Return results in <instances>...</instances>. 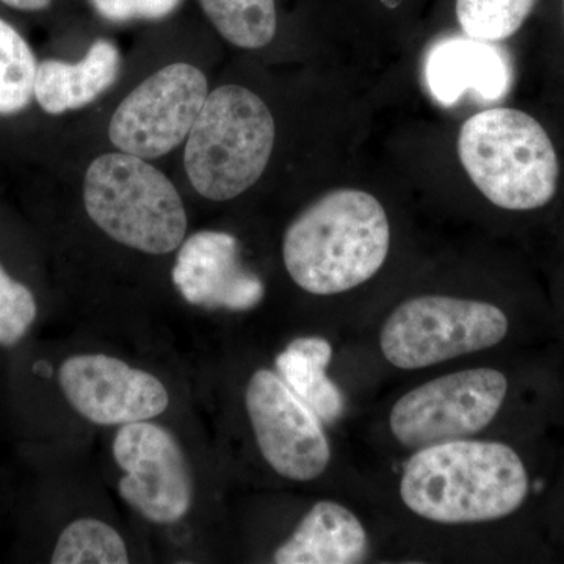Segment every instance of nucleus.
Segmentation results:
<instances>
[{
    "label": "nucleus",
    "instance_id": "nucleus-1",
    "mask_svg": "<svg viewBox=\"0 0 564 564\" xmlns=\"http://www.w3.org/2000/svg\"><path fill=\"white\" fill-rule=\"evenodd\" d=\"M529 474L510 445L458 440L417 448L400 481L413 513L440 524H478L513 514L529 496Z\"/></svg>",
    "mask_w": 564,
    "mask_h": 564
},
{
    "label": "nucleus",
    "instance_id": "nucleus-2",
    "mask_svg": "<svg viewBox=\"0 0 564 564\" xmlns=\"http://www.w3.org/2000/svg\"><path fill=\"white\" fill-rule=\"evenodd\" d=\"M391 248L383 204L358 188L323 195L284 234L282 259L299 288L313 295L351 291L380 272Z\"/></svg>",
    "mask_w": 564,
    "mask_h": 564
},
{
    "label": "nucleus",
    "instance_id": "nucleus-3",
    "mask_svg": "<svg viewBox=\"0 0 564 564\" xmlns=\"http://www.w3.org/2000/svg\"><path fill=\"white\" fill-rule=\"evenodd\" d=\"M458 155L475 187L500 209L536 210L555 198L560 162L554 141L525 111H478L459 131Z\"/></svg>",
    "mask_w": 564,
    "mask_h": 564
},
{
    "label": "nucleus",
    "instance_id": "nucleus-4",
    "mask_svg": "<svg viewBox=\"0 0 564 564\" xmlns=\"http://www.w3.org/2000/svg\"><path fill=\"white\" fill-rule=\"evenodd\" d=\"M276 126L267 104L240 85L209 91L185 144L191 184L212 202H229L256 184L272 158Z\"/></svg>",
    "mask_w": 564,
    "mask_h": 564
},
{
    "label": "nucleus",
    "instance_id": "nucleus-5",
    "mask_svg": "<svg viewBox=\"0 0 564 564\" xmlns=\"http://www.w3.org/2000/svg\"><path fill=\"white\" fill-rule=\"evenodd\" d=\"M84 202L95 225L132 250L169 254L187 234V212L172 181L128 152L104 154L88 166Z\"/></svg>",
    "mask_w": 564,
    "mask_h": 564
},
{
    "label": "nucleus",
    "instance_id": "nucleus-6",
    "mask_svg": "<svg viewBox=\"0 0 564 564\" xmlns=\"http://www.w3.org/2000/svg\"><path fill=\"white\" fill-rule=\"evenodd\" d=\"M507 314L492 303L423 295L400 304L381 329L384 358L403 370L451 361L502 343Z\"/></svg>",
    "mask_w": 564,
    "mask_h": 564
},
{
    "label": "nucleus",
    "instance_id": "nucleus-7",
    "mask_svg": "<svg viewBox=\"0 0 564 564\" xmlns=\"http://www.w3.org/2000/svg\"><path fill=\"white\" fill-rule=\"evenodd\" d=\"M507 392L500 370L484 367L444 375L404 393L393 404L389 425L408 448L467 440L496 419Z\"/></svg>",
    "mask_w": 564,
    "mask_h": 564
},
{
    "label": "nucleus",
    "instance_id": "nucleus-8",
    "mask_svg": "<svg viewBox=\"0 0 564 564\" xmlns=\"http://www.w3.org/2000/svg\"><path fill=\"white\" fill-rule=\"evenodd\" d=\"M209 95L203 70L173 63L141 82L111 117L109 137L115 148L137 158L169 154L191 133Z\"/></svg>",
    "mask_w": 564,
    "mask_h": 564
},
{
    "label": "nucleus",
    "instance_id": "nucleus-9",
    "mask_svg": "<svg viewBox=\"0 0 564 564\" xmlns=\"http://www.w3.org/2000/svg\"><path fill=\"white\" fill-rule=\"evenodd\" d=\"M259 451L274 473L293 481L321 477L332 459L318 415L291 391L280 375L259 369L245 392Z\"/></svg>",
    "mask_w": 564,
    "mask_h": 564
},
{
    "label": "nucleus",
    "instance_id": "nucleus-10",
    "mask_svg": "<svg viewBox=\"0 0 564 564\" xmlns=\"http://www.w3.org/2000/svg\"><path fill=\"white\" fill-rule=\"evenodd\" d=\"M113 456L121 499L147 521L174 524L188 514L193 480L187 458L169 430L150 421L121 425Z\"/></svg>",
    "mask_w": 564,
    "mask_h": 564
},
{
    "label": "nucleus",
    "instance_id": "nucleus-11",
    "mask_svg": "<svg viewBox=\"0 0 564 564\" xmlns=\"http://www.w3.org/2000/svg\"><path fill=\"white\" fill-rule=\"evenodd\" d=\"M70 408L96 425H128L165 413L169 391L159 378L107 355H74L58 369Z\"/></svg>",
    "mask_w": 564,
    "mask_h": 564
},
{
    "label": "nucleus",
    "instance_id": "nucleus-12",
    "mask_svg": "<svg viewBox=\"0 0 564 564\" xmlns=\"http://www.w3.org/2000/svg\"><path fill=\"white\" fill-rule=\"evenodd\" d=\"M173 282L185 302L206 310L250 311L263 300V282L240 261L239 240L202 231L182 242Z\"/></svg>",
    "mask_w": 564,
    "mask_h": 564
},
{
    "label": "nucleus",
    "instance_id": "nucleus-13",
    "mask_svg": "<svg viewBox=\"0 0 564 564\" xmlns=\"http://www.w3.org/2000/svg\"><path fill=\"white\" fill-rule=\"evenodd\" d=\"M426 84L436 101L452 106L466 93L485 101L502 98L510 85V68L492 43L474 39L444 40L426 58Z\"/></svg>",
    "mask_w": 564,
    "mask_h": 564
},
{
    "label": "nucleus",
    "instance_id": "nucleus-14",
    "mask_svg": "<svg viewBox=\"0 0 564 564\" xmlns=\"http://www.w3.org/2000/svg\"><path fill=\"white\" fill-rule=\"evenodd\" d=\"M121 54L109 40H96L79 62L62 58L39 61L35 106L50 117L84 109L117 82Z\"/></svg>",
    "mask_w": 564,
    "mask_h": 564
},
{
    "label": "nucleus",
    "instance_id": "nucleus-15",
    "mask_svg": "<svg viewBox=\"0 0 564 564\" xmlns=\"http://www.w3.org/2000/svg\"><path fill=\"white\" fill-rule=\"evenodd\" d=\"M366 529L344 505L315 503L273 555L276 564H356L367 556Z\"/></svg>",
    "mask_w": 564,
    "mask_h": 564
},
{
    "label": "nucleus",
    "instance_id": "nucleus-16",
    "mask_svg": "<svg viewBox=\"0 0 564 564\" xmlns=\"http://www.w3.org/2000/svg\"><path fill=\"white\" fill-rule=\"evenodd\" d=\"M333 358L332 344L323 337H299L274 359L278 375L323 423L344 414V395L326 375Z\"/></svg>",
    "mask_w": 564,
    "mask_h": 564
},
{
    "label": "nucleus",
    "instance_id": "nucleus-17",
    "mask_svg": "<svg viewBox=\"0 0 564 564\" xmlns=\"http://www.w3.org/2000/svg\"><path fill=\"white\" fill-rule=\"evenodd\" d=\"M36 66L31 43L0 17V121L22 117L35 106Z\"/></svg>",
    "mask_w": 564,
    "mask_h": 564
},
{
    "label": "nucleus",
    "instance_id": "nucleus-18",
    "mask_svg": "<svg viewBox=\"0 0 564 564\" xmlns=\"http://www.w3.org/2000/svg\"><path fill=\"white\" fill-rule=\"evenodd\" d=\"M220 35L242 50H261L276 35L274 0H199Z\"/></svg>",
    "mask_w": 564,
    "mask_h": 564
},
{
    "label": "nucleus",
    "instance_id": "nucleus-19",
    "mask_svg": "<svg viewBox=\"0 0 564 564\" xmlns=\"http://www.w3.org/2000/svg\"><path fill=\"white\" fill-rule=\"evenodd\" d=\"M51 563L126 564L129 563L128 545L113 527L99 519L82 518L58 534Z\"/></svg>",
    "mask_w": 564,
    "mask_h": 564
},
{
    "label": "nucleus",
    "instance_id": "nucleus-20",
    "mask_svg": "<svg viewBox=\"0 0 564 564\" xmlns=\"http://www.w3.org/2000/svg\"><path fill=\"white\" fill-rule=\"evenodd\" d=\"M538 0H456L464 35L488 43L511 39L529 20Z\"/></svg>",
    "mask_w": 564,
    "mask_h": 564
},
{
    "label": "nucleus",
    "instance_id": "nucleus-21",
    "mask_svg": "<svg viewBox=\"0 0 564 564\" xmlns=\"http://www.w3.org/2000/svg\"><path fill=\"white\" fill-rule=\"evenodd\" d=\"M39 317V302L31 285L18 280L0 259V347H17Z\"/></svg>",
    "mask_w": 564,
    "mask_h": 564
},
{
    "label": "nucleus",
    "instance_id": "nucleus-22",
    "mask_svg": "<svg viewBox=\"0 0 564 564\" xmlns=\"http://www.w3.org/2000/svg\"><path fill=\"white\" fill-rule=\"evenodd\" d=\"M95 10L111 22L155 21L170 17L182 0H90Z\"/></svg>",
    "mask_w": 564,
    "mask_h": 564
},
{
    "label": "nucleus",
    "instance_id": "nucleus-23",
    "mask_svg": "<svg viewBox=\"0 0 564 564\" xmlns=\"http://www.w3.org/2000/svg\"><path fill=\"white\" fill-rule=\"evenodd\" d=\"M54 0H0L2 6L11 10L22 11V13H39L50 9Z\"/></svg>",
    "mask_w": 564,
    "mask_h": 564
},
{
    "label": "nucleus",
    "instance_id": "nucleus-24",
    "mask_svg": "<svg viewBox=\"0 0 564 564\" xmlns=\"http://www.w3.org/2000/svg\"><path fill=\"white\" fill-rule=\"evenodd\" d=\"M563 11H564V0H563Z\"/></svg>",
    "mask_w": 564,
    "mask_h": 564
}]
</instances>
